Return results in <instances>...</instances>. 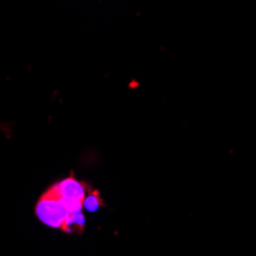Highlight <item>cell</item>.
I'll return each mask as SVG.
<instances>
[{
    "label": "cell",
    "mask_w": 256,
    "mask_h": 256,
    "mask_svg": "<svg viewBox=\"0 0 256 256\" xmlns=\"http://www.w3.org/2000/svg\"><path fill=\"white\" fill-rule=\"evenodd\" d=\"M36 215L44 226L51 228H64L71 215V208L52 189H48L36 204Z\"/></svg>",
    "instance_id": "1"
},
{
    "label": "cell",
    "mask_w": 256,
    "mask_h": 256,
    "mask_svg": "<svg viewBox=\"0 0 256 256\" xmlns=\"http://www.w3.org/2000/svg\"><path fill=\"white\" fill-rule=\"evenodd\" d=\"M51 189L69 206L71 214L83 208V201L86 198V189H84V184H82L74 176H68L64 180L58 181Z\"/></svg>",
    "instance_id": "2"
},
{
    "label": "cell",
    "mask_w": 256,
    "mask_h": 256,
    "mask_svg": "<svg viewBox=\"0 0 256 256\" xmlns=\"http://www.w3.org/2000/svg\"><path fill=\"white\" fill-rule=\"evenodd\" d=\"M102 206V200L98 198L97 194H90L86 195L84 201H83V208H86L88 212H97Z\"/></svg>",
    "instance_id": "3"
}]
</instances>
